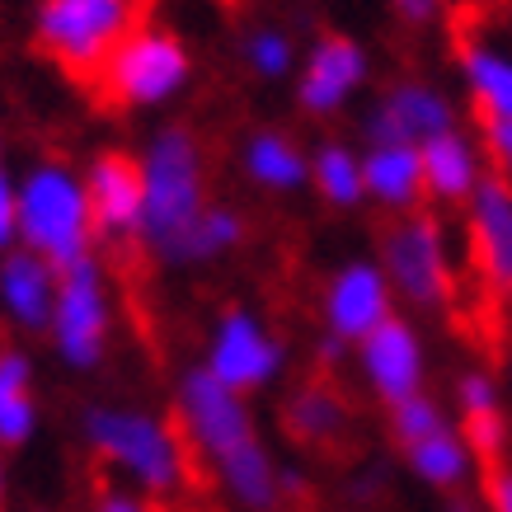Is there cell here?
<instances>
[{"label":"cell","instance_id":"obj_1","mask_svg":"<svg viewBox=\"0 0 512 512\" xmlns=\"http://www.w3.org/2000/svg\"><path fill=\"white\" fill-rule=\"evenodd\" d=\"M174 423L184 433L198 466L240 512H278L282 498V461L268 451L254 409L245 395L221 386L207 367H188L174 386Z\"/></svg>","mask_w":512,"mask_h":512},{"label":"cell","instance_id":"obj_2","mask_svg":"<svg viewBox=\"0 0 512 512\" xmlns=\"http://www.w3.org/2000/svg\"><path fill=\"white\" fill-rule=\"evenodd\" d=\"M80 437L118 480H127V489L156 503L188 494L198 475L179 423L141 404H90L80 419Z\"/></svg>","mask_w":512,"mask_h":512},{"label":"cell","instance_id":"obj_3","mask_svg":"<svg viewBox=\"0 0 512 512\" xmlns=\"http://www.w3.org/2000/svg\"><path fill=\"white\" fill-rule=\"evenodd\" d=\"M141 240L137 245L174 268L184 235L212 207L207 193V151L188 123H165L141 146Z\"/></svg>","mask_w":512,"mask_h":512},{"label":"cell","instance_id":"obj_4","mask_svg":"<svg viewBox=\"0 0 512 512\" xmlns=\"http://www.w3.org/2000/svg\"><path fill=\"white\" fill-rule=\"evenodd\" d=\"M15 245L57 273L94 254V221L85 179L66 160H38L15 184Z\"/></svg>","mask_w":512,"mask_h":512},{"label":"cell","instance_id":"obj_5","mask_svg":"<svg viewBox=\"0 0 512 512\" xmlns=\"http://www.w3.org/2000/svg\"><path fill=\"white\" fill-rule=\"evenodd\" d=\"M376 264L386 273L395 306H404V315H442L456 301L451 235L433 207L390 217L376 240Z\"/></svg>","mask_w":512,"mask_h":512},{"label":"cell","instance_id":"obj_6","mask_svg":"<svg viewBox=\"0 0 512 512\" xmlns=\"http://www.w3.org/2000/svg\"><path fill=\"white\" fill-rule=\"evenodd\" d=\"M137 24H146V0H38L33 47L66 76L94 80Z\"/></svg>","mask_w":512,"mask_h":512},{"label":"cell","instance_id":"obj_7","mask_svg":"<svg viewBox=\"0 0 512 512\" xmlns=\"http://www.w3.org/2000/svg\"><path fill=\"white\" fill-rule=\"evenodd\" d=\"M188 80H193L188 43L174 29L146 19L113 47L109 62L99 66V76L90 85L113 109H160L188 90Z\"/></svg>","mask_w":512,"mask_h":512},{"label":"cell","instance_id":"obj_8","mask_svg":"<svg viewBox=\"0 0 512 512\" xmlns=\"http://www.w3.org/2000/svg\"><path fill=\"white\" fill-rule=\"evenodd\" d=\"M47 339L52 353L76 372H94L113 339V292L109 273L99 259H80V264L57 273V296H52V320H47Z\"/></svg>","mask_w":512,"mask_h":512},{"label":"cell","instance_id":"obj_9","mask_svg":"<svg viewBox=\"0 0 512 512\" xmlns=\"http://www.w3.org/2000/svg\"><path fill=\"white\" fill-rule=\"evenodd\" d=\"M202 367L217 376L221 386L235 395H259V390L278 386L287 372V343L259 311L249 306H226L207 329V348H202Z\"/></svg>","mask_w":512,"mask_h":512},{"label":"cell","instance_id":"obj_10","mask_svg":"<svg viewBox=\"0 0 512 512\" xmlns=\"http://www.w3.org/2000/svg\"><path fill=\"white\" fill-rule=\"evenodd\" d=\"M447 127H461V109L442 85L423 76H400L390 80L386 90L372 99V109L362 113L357 123V137L362 146H423L428 137L447 132Z\"/></svg>","mask_w":512,"mask_h":512},{"label":"cell","instance_id":"obj_11","mask_svg":"<svg viewBox=\"0 0 512 512\" xmlns=\"http://www.w3.org/2000/svg\"><path fill=\"white\" fill-rule=\"evenodd\" d=\"M296 104L306 118H339L372 80V52L353 33H320L296 62Z\"/></svg>","mask_w":512,"mask_h":512},{"label":"cell","instance_id":"obj_12","mask_svg":"<svg viewBox=\"0 0 512 512\" xmlns=\"http://www.w3.org/2000/svg\"><path fill=\"white\" fill-rule=\"evenodd\" d=\"M357 381L372 390L376 404H400L428 390V343L409 315H390L353 348Z\"/></svg>","mask_w":512,"mask_h":512},{"label":"cell","instance_id":"obj_13","mask_svg":"<svg viewBox=\"0 0 512 512\" xmlns=\"http://www.w3.org/2000/svg\"><path fill=\"white\" fill-rule=\"evenodd\" d=\"M395 311H400V306H395V292H390L376 254L372 259H367V254L343 259L325 278V287H320V325H325L329 339L343 343L348 353Z\"/></svg>","mask_w":512,"mask_h":512},{"label":"cell","instance_id":"obj_14","mask_svg":"<svg viewBox=\"0 0 512 512\" xmlns=\"http://www.w3.org/2000/svg\"><path fill=\"white\" fill-rule=\"evenodd\" d=\"M466 221V249L475 278L498 296L512 301V184L503 174H484L475 193L461 207Z\"/></svg>","mask_w":512,"mask_h":512},{"label":"cell","instance_id":"obj_15","mask_svg":"<svg viewBox=\"0 0 512 512\" xmlns=\"http://www.w3.org/2000/svg\"><path fill=\"white\" fill-rule=\"evenodd\" d=\"M85 198L99 245H137L141 240V160L127 151H99L85 165Z\"/></svg>","mask_w":512,"mask_h":512},{"label":"cell","instance_id":"obj_16","mask_svg":"<svg viewBox=\"0 0 512 512\" xmlns=\"http://www.w3.org/2000/svg\"><path fill=\"white\" fill-rule=\"evenodd\" d=\"M353 400L329 376H311L287 390L282 400V433L306 451H334L353 433Z\"/></svg>","mask_w":512,"mask_h":512},{"label":"cell","instance_id":"obj_17","mask_svg":"<svg viewBox=\"0 0 512 512\" xmlns=\"http://www.w3.org/2000/svg\"><path fill=\"white\" fill-rule=\"evenodd\" d=\"M419 165H423V198L433 207H466L475 184L489 174L480 137H470L466 127H447V132L423 141Z\"/></svg>","mask_w":512,"mask_h":512},{"label":"cell","instance_id":"obj_18","mask_svg":"<svg viewBox=\"0 0 512 512\" xmlns=\"http://www.w3.org/2000/svg\"><path fill=\"white\" fill-rule=\"evenodd\" d=\"M240 174L259 193L292 198L301 188H311V151L282 127H254L240 141Z\"/></svg>","mask_w":512,"mask_h":512},{"label":"cell","instance_id":"obj_19","mask_svg":"<svg viewBox=\"0 0 512 512\" xmlns=\"http://www.w3.org/2000/svg\"><path fill=\"white\" fill-rule=\"evenodd\" d=\"M362 188H367V202L381 207L386 217H404V212L428 207L419 146H395V141L362 146Z\"/></svg>","mask_w":512,"mask_h":512},{"label":"cell","instance_id":"obj_20","mask_svg":"<svg viewBox=\"0 0 512 512\" xmlns=\"http://www.w3.org/2000/svg\"><path fill=\"white\" fill-rule=\"evenodd\" d=\"M52 296H57V268L19 245L5 249V259H0V311L19 329H47Z\"/></svg>","mask_w":512,"mask_h":512},{"label":"cell","instance_id":"obj_21","mask_svg":"<svg viewBox=\"0 0 512 512\" xmlns=\"http://www.w3.org/2000/svg\"><path fill=\"white\" fill-rule=\"evenodd\" d=\"M461 90L484 118H512V52L489 38H461L456 47Z\"/></svg>","mask_w":512,"mask_h":512},{"label":"cell","instance_id":"obj_22","mask_svg":"<svg viewBox=\"0 0 512 512\" xmlns=\"http://www.w3.org/2000/svg\"><path fill=\"white\" fill-rule=\"evenodd\" d=\"M404 466H409L414 480L437 489V494H466L470 480H475V470H480V461H475L470 442L461 437L456 419H451L447 428H437V433L419 437L414 447H404Z\"/></svg>","mask_w":512,"mask_h":512},{"label":"cell","instance_id":"obj_23","mask_svg":"<svg viewBox=\"0 0 512 512\" xmlns=\"http://www.w3.org/2000/svg\"><path fill=\"white\" fill-rule=\"evenodd\" d=\"M311 193L334 212H353L367 202L362 188V146L348 137H320L311 146Z\"/></svg>","mask_w":512,"mask_h":512},{"label":"cell","instance_id":"obj_24","mask_svg":"<svg viewBox=\"0 0 512 512\" xmlns=\"http://www.w3.org/2000/svg\"><path fill=\"white\" fill-rule=\"evenodd\" d=\"M38 433V400H33V362L24 348L0 343V451L24 447Z\"/></svg>","mask_w":512,"mask_h":512},{"label":"cell","instance_id":"obj_25","mask_svg":"<svg viewBox=\"0 0 512 512\" xmlns=\"http://www.w3.org/2000/svg\"><path fill=\"white\" fill-rule=\"evenodd\" d=\"M249 235V221L235 212L231 202H212L207 212L198 217V226L184 235V245H179V259L174 268H202V264H217L226 254L245 245Z\"/></svg>","mask_w":512,"mask_h":512},{"label":"cell","instance_id":"obj_26","mask_svg":"<svg viewBox=\"0 0 512 512\" xmlns=\"http://www.w3.org/2000/svg\"><path fill=\"white\" fill-rule=\"evenodd\" d=\"M240 62L254 80H264V85H282V80L296 76V62H301V52H296V38L282 24H254V29L240 38Z\"/></svg>","mask_w":512,"mask_h":512},{"label":"cell","instance_id":"obj_27","mask_svg":"<svg viewBox=\"0 0 512 512\" xmlns=\"http://www.w3.org/2000/svg\"><path fill=\"white\" fill-rule=\"evenodd\" d=\"M451 423V409L437 395H428V390H419V395H409V400L400 404H386V433L395 447H414L419 437L437 433V428H447Z\"/></svg>","mask_w":512,"mask_h":512},{"label":"cell","instance_id":"obj_28","mask_svg":"<svg viewBox=\"0 0 512 512\" xmlns=\"http://www.w3.org/2000/svg\"><path fill=\"white\" fill-rule=\"evenodd\" d=\"M451 409H456V423L508 414V409H503V386H498V376L489 372V367H466V372L451 381Z\"/></svg>","mask_w":512,"mask_h":512},{"label":"cell","instance_id":"obj_29","mask_svg":"<svg viewBox=\"0 0 512 512\" xmlns=\"http://www.w3.org/2000/svg\"><path fill=\"white\" fill-rule=\"evenodd\" d=\"M480 151H484V160H489V170L503 174L512 184V118H484Z\"/></svg>","mask_w":512,"mask_h":512},{"label":"cell","instance_id":"obj_30","mask_svg":"<svg viewBox=\"0 0 512 512\" xmlns=\"http://www.w3.org/2000/svg\"><path fill=\"white\" fill-rule=\"evenodd\" d=\"M386 5L404 29H433L437 19L447 15V0H386Z\"/></svg>","mask_w":512,"mask_h":512},{"label":"cell","instance_id":"obj_31","mask_svg":"<svg viewBox=\"0 0 512 512\" xmlns=\"http://www.w3.org/2000/svg\"><path fill=\"white\" fill-rule=\"evenodd\" d=\"M94 512H160V508H156V498H146V494H137V489L113 484V489H99Z\"/></svg>","mask_w":512,"mask_h":512},{"label":"cell","instance_id":"obj_32","mask_svg":"<svg viewBox=\"0 0 512 512\" xmlns=\"http://www.w3.org/2000/svg\"><path fill=\"white\" fill-rule=\"evenodd\" d=\"M484 512H512V466H489L484 475Z\"/></svg>","mask_w":512,"mask_h":512},{"label":"cell","instance_id":"obj_33","mask_svg":"<svg viewBox=\"0 0 512 512\" xmlns=\"http://www.w3.org/2000/svg\"><path fill=\"white\" fill-rule=\"evenodd\" d=\"M5 249H15V184L0 165V254Z\"/></svg>","mask_w":512,"mask_h":512},{"label":"cell","instance_id":"obj_34","mask_svg":"<svg viewBox=\"0 0 512 512\" xmlns=\"http://www.w3.org/2000/svg\"><path fill=\"white\" fill-rule=\"evenodd\" d=\"M306 494V470L301 466H282V498L292 503V498Z\"/></svg>","mask_w":512,"mask_h":512},{"label":"cell","instance_id":"obj_35","mask_svg":"<svg viewBox=\"0 0 512 512\" xmlns=\"http://www.w3.org/2000/svg\"><path fill=\"white\" fill-rule=\"evenodd\" d=\"M442 512H484V498H470V494H447V508Z\"/></svg>","mask_w":512,"mask_h":512},{"label":"cell","instance_id":"obj_36","mask_svg":"<svg viewBox=\"0 0 512 512\" xmlns=\"http://www.w3.org/2000/svg\"><path fill=\"white\" fill-rule=\"evenodd\" d=\"M0 508H5V456H0Z\"/></svg>","mask_w":512,"mask_h":512},{"label":"cell","instance_id":"obj_37","mask_svg":"<svg viewBox=\"0 0 512 512\" xmlns=\"http://www.w3.org/2000/svg\"><path fill=\"white\" fill-rule=\"evenodd\" d=\"M217 5H240V0H217Z\"/></svg>","mask_w":512,"mask_h":512}]
</instances>
